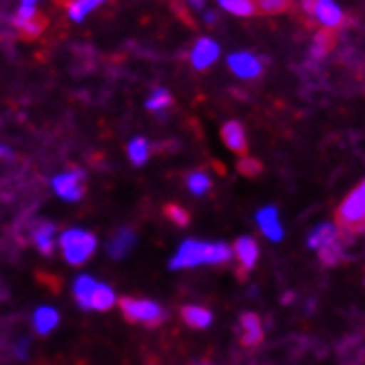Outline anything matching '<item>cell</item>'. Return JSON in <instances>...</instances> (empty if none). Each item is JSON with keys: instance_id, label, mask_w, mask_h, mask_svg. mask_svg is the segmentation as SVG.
Wrapping results in <instances>:
<instances>
[{"instance_id": "obj_1", "label": "cell", "mask_w": 365, "mask_h": 365, "mask_svg": "<svg viewBox=\"0 0 365 365\" xmlns=\"http://www.w3.org/2000/svg\"><path fill=\"white\" fill-rule=\"evenodd\" d=\"M232 259V248L228 244L215 242H195V240H186L178 248L175 257L170 259V268L182 270V268H195L202 264H226Z\"/></svg>"}, {"instance_id": "obj_2", "label": "cell", "mask_w": 365, "mask_h": 365, "mask_svg": "<svg viewBox=\"0 0 365 365\" xmlns=\"http://www.w3.org/2000/svg\"><path fill=\"white\" fill-rule=\"evenodd\" d=\"M60 248H62V257L67 259L71 266H80L89 259V257L96 252L98 240L91 232L80 230V228H69L60 235Z\"/></svg>"}, {"instance_id": "obj_3", "label": "cell", "mask_w": 365, "mask_h": 365, "mask_svg": "<svg viewBox=\"0 0 365 365\" xmlns=\"http://www.w3.org/2000/svg\"><path fill=\"white\" fill-rule=\"evenodd\" d=\"M122 314L126 321L131 324H144V326H160L164 321V310L153 304V302H146V299H131V297H122L118 302Z\"/></svg>"}, {"instance_id": "obj_4", "label": "cell", "mask_w": 365, "mask_h": 365, "mask_svg": "<svg viewBox=\"0 0 365 365\" xmlns=\"http://www.w3.org/2000/svg\"><path fill=\"white\" fill-rule=\"evenodd\" d=\"M336 217L343 228H356L365 224V180L341 202Z\"/></svg>"}, {"instance_id": "obj_5", "label": "cell", "mask_w": 365, "mask_h": 365, "mask_svg": "<svg viewBox=\"0 0 365 365\" xmlns=\"http://www.w3.org/2000/svg\"><path fill=\"white\" fill-rule=\"evenodd\" d=\"M51 186L62 200L78 202L84 195V173L82 170H69L64 175H56L51 180Z\"/></svg>"}, {"instance_id": "obj_6", "label": "cell", "mask_w": 365, "mask_h": 365, "mask_svg": "<svg viewBox=\"0 0 365 365\" xmlns=\"http://www.w3.org/2000/svg\"><path fill=\"white\" fill-rule=\"evenodd\" d=\"M232 257L237 259L240 270L248 272L255 268L257 259H259V246H257V242L252 237H240L232 246Z\"/></svg>"}, {"instance_id": "obj_7", "label": "cell", "mask_w": 365, "mask_h": 365, "mask_svg": "<svg viewBox=\"0 0 365 365\" xmlns=\"http://www.w3.org/2000/svg\"><path fill=\"white\" fill-rule=\"evenodd\" d=\"M257 224H259V230L270 242L284 240V226H282V220H279V210L274 206H266L257 212Z\"/></svg>"}, {"instance_id": "obj_8", "label": "cell", "mask_w": 365, "mask_h": 365, "mask_svg": "<svg viewBox=\"0 0 365 365\" xmlns=\"http://www.w3.org/2000/svg\"><path fill=\"white\" fill-rule=\"evenodd\" d=\"M228 67L232 69L235 76H240L244 80H252L262 73V62L252 53H232L228 58Z\"/></svg>"}, {"instance_id": "obj_9", "label": "cell", "mask_w": 365, "mask_h": 365, "mask_svg": "<svg viewBox=\"0 0 365 365\" xmlns=\"http://www.w3.org/2000/svg\"><path fill=\"white\" fill-rule=\"evenodd\" d=\"M217 56H220L217 42L210 40V38H200L197 45L192 47L190 62H192V67H195V69H206L215 60H217Z\"/></svg>"}, {"instance_id": "obj_10", "label": "cell", "mask_w": 365, "mask_h": 365, "mask_svg": "<svg viewBox=\"0 0 365 365\" xmlns=\"http://www.w3.org/2000/svg\"><path fill=\"white\" fill-rule=\"evenodd\" d=\"M222 140H224V144L230 148L232 153L246 155L248 142H246V131H244V126L240 122H226L222 126Z\"/></svg>"}, {"instance_id": "obj_11", "label": "cell", "mask_w": 365, "mask_h": 365, "mask_svg": "<svg viewBox=\"0 0 365 365\" xmlns=\"http://www.w3.org/2000/svg\"><path fill=\"white\" fill-rule=\"evenodd\" d=\"M240 326H242V343H244V346H248V348L259 346L262 339H264L262 319L257 314H252V312H246L240 319Z\"/></svg>"}, {"instance_id": "obj_12", "label": "cell", "mask_w": 365, "mask_h": 365, "mask_svg": "<svg viewBox=\"0 0 365 365\" xmlns=\"http://www.w3.org/2000/svg\"><path fill=\"white\" fill-rule=\"evenodd\" d=\"M314 18L319 20L321 25L332 31L334 27L343 25V18H346V16H343L341 7L334 3V0H319L317 7H314Z\"/></svg>"}, {"instance_id": "obj_13", "label": "cell", "mask_w": 365, "mask_h": 365, "mask_svg": "<svg viewBox=\"0 0 365 365\" xmlns=\"http://www.w3.org/2000/svg\"><path fill=\"white\" fill-rule=\"evenodd\" d=\"M135 242H138V237H135V232L131 228H120L111 237L109 248H106V250H109V255L113 257V259H124V257L133 250Z\"/></svg>"}, {"instance_id": "obj_14", "label": "cell", "mask_w": 365, "mask_h": 365, "mask_svg": "<svg viewBox=\"0 0 365 365\" xmlns=\"http://www.w3.org/2000/svg\"><path fill=\"white\" fill-rule=\"evenodd\" d=\"M339 242V228L330 222L326 224H319L310 235H308V246L312 250H324L326 246Z\"/></svg>"}, {"instance_id": "obj_15", "label": "cell", "mask_w": 365, "mask_h": 365, "mask_svg": "<svg viewBox=\"0 0 365 365\" xmlns=\"http://www.w3.org/2000/svg\"><path fill=\"white\" fill-rule=\"evenodd\" d=\"M182 319L188 328L204 330L212 324V312L202 306H184L182 308Z\"/></svg>"}, {"instance_id": "obj_16", "label": "cell", "mask_w": 365, "mask_h": 365, "mask_svg": "<svg viewBox=\"0 0 365 365\" xmlns=\"http://www.w3.org/2000/svg\"><path fill=\"white\" fill-rule=\"evenodd\" d=\"M58 321H60V314L56 308H49V306H42L36 310L34 314V328L38 334H49L56 326H58Z\"/></svg>"}, {"instance_id": "obj_17", "label": "cell", "mask_w": 365, "mask_h": 365, "mask_svg": "<svg viewBox=\"0 0 365 365\" xmlns=\"http://www.w3.org/2000/svg\"><path fill=\"white\" fill-rule=\"evenodd\" d=\"M53 235H56V224L45 222V224L36 226V230H34V244L38 246V250L42 255H51L53 252V246H56Z\"/></svg>"}, {"instance_id": "obj_18", "label": "cell", "mask_w": 365, "mask_h": 365, "mask_svg": "<svg viewBox=\"0 0 365 365\" xmlns=\"http://www.w3.org/2000/svg\"><path fill=\"white\" fill-rule=\"evenodd\" d=\"M96 286H98V282H93L89 274H82L76 279L73 294H76V302L82 310H89V302H91V294H93Z\"/></svg>"}, {"instance_id": "obj_19", "label": "cell", "mask_w": 365, "mask_h": 365, "mask_svg": "<svg viewBox=\"0 0 365 365\" xmlns=\"http://www.w3.org/2000/svg\"><path fill=\"white\" fill-rule=\"evenodd\" d=\"M115 306V292L109 288V286H104V284H98L93 294H91V302H89V310H109Z\"/></svg>"}, {"instance_id": "obj_20", "label": "cell", "mask_w": 365, "mask_h": 365, "mask_svg": "<svg viewBox=\"0 0 365 365\" xmlns=\"http://www.w3.org/2000/svg\"><path fill=\"white\" fill-rule=\"evenodd\" d=\"M102 3H106V0H71V3L67 5V14L71 20L78 23V20H82L84 16H87L89 11H93Z\"/></svg>"}, {"instance_id": "obj_21", "label": "cell", "mask_w": 365, "mask_h": 365, "mask_svg": "<svg viewBox=\"0 0 365 365\" xmlns=\"http://www.w3.org/2000/svg\"><path fill=\"white\" fill-rule=\"evenodd\" d=\"M222 9L235 14V16H252L257 11L255 0H217Z\"/></svg>"}, {"instance_id": "obj_22", "label": "cell", "mask_w": 365, "mask_h": 365, "mask_svg": "<svg viewBox=\"0 0 365 365\" xmlns=\"http://www.w3.org/2000/svg\"><path fill=\"white\" fill-rule=\"evenodd\" d=\"M148 153H151V146H148V142L144 138H135V140H131V144H128V158H131V162L135 166H142L148 160Z\"/></svg>"}, {"instance_id": "obj_23", "label": "cell", "mask_w": 365, "mask_h": 365, "mask_svg": "<svg viewBox=\"0 0 365 365\" xmlns=\"http://www.w3.org/2000/svg\"><path fill=\"white\" fill-rule=\"evenodd\" d=\"M334 34L328 29V31H319L317 38H314V45H312V56L314 58H324L326 53H330V47L334 45Z\"/></svg>"}, {"instance_id": "obj_24", "label": "cell", "mask_w": 365, "mask_h": 365, "mask_svg": "<svg viewBox=\"0 0 365 365\" xmlns=\"http://www.w3.org/2000/svg\"><path fill=\"white\" fill-rule=\"evenodd\" d=\"M188 188H190L192 195H206V192L210 190V178L206 173H202V170L190 173L188 175Z\"/></svg>"}, {"instance_id": "obj_25", "label": "cell", "mask_w": 365, "mask_h": 365, "mask_svg": "<svg viewBox=\"0 0 365 365\" xmlns=\"http://www.w3.org/2000/svg\"><path fill=\"white\" fill-rule=\"evenodd\" d=\"M170 102H173L170 93H168L166 89H158L151 98H148L146 109H148V111H164L166 106H170Z\"/></svg>"}, {"instance_id": "obj_26", "label": "cell", "mask_w": 365, "mask_h": 365, "mask_svg": "<svg viewBox=\"0 0 365 365\" xmlns=\"http://www.w3.org/2000/svg\"><path fill=\"white\" fill-rule=\"evenodd\" d=\"M164 215H166V217H168L170 222H173V224H178V226H186L188 220H190L188 210H186L184 206H178V204H168V206L164 208Z\"/></svg>"}, {"instance_id": "obj_27", "label": "cell", "mask_w": 365, "mask_h": 365, "mask_svg": "<svg viewBox=\"0 0 365 365\" xmlns=\"http://www.w3.org/2000/svg\"><path fill=\"white\" fill-rule=\"evenodd\" d=\"M255 5L264 14H282L288 9V0H257Z\"/></svg>"}, {"instance_id": "obj_28", "label": "cell", "mask_w": 365, "mask_h": 365, "mask_svg": "<svg viewBox=\"0 0 365 365\" xmlns=\"http://www.w3.org/2000/svg\"><path fill=\"white\" fill-rule=\"evenodd\" d=\"M237 168H240V173H242V175L255 178V175H259V170H262V164L257 162L255 158H244V160H240Z\"/></svg>"}, {"instance_id": "obj_29", "label": "cell", "mask_w": 365, "mask_h": 365, "mask_svg": "<svg viewBox=\"0 0 365 365\" xmlns=\"http://www.w3.org/2000/svg\"><path fill=\"white\" fill-rule=\"evenodd\" d=\"M36 16V9H34V5H25L23 3V7H20L18 11H16V16H14V23L20 27V29H23L27 23H29V20Z\"/></svg>"}, {"instance_id": "obj_30", "label": "cell", "mask_w": 365, "mask_h": 365, "mask_svg": "<svg viewBox=\"0 0 365 365\" xmlns=\"http://www.w3.org/2000/svg\"><path fill=\"white\" fill-rule=\"evenodd\" d=\"M42 29H45V18H42V16H38V14H36V16H34V18L29 20V23H27V25L23 27V34L31 38V36H38V34H40Z\"/></svg>"}, {"instance_id": "obj_31", "label": "cell", "mask_w": 365, "mask_h": 365, "mask_svg": "<svg viewBox=\"0 0 365 365\" xmlns=\"http://www.w3.org/2000/svg\"><path fill=\"white\" fill-rule=\"evenodd\" d=\"M319 252H321V259H324L326 264H334L339 257H341V244L334 242V244L326 246L324 250H319Z\"/></svg>"}, {"instance_id": "obj_32", "label": "cell", "mask_w": 365, "mask_h": 365, "mask_svg": "<svg viewBox=\"0 0 365 365\" xmlns=\"http://www.w3.org/2000/svg\"><path fill=\"white\" fill-rule=\"evenodd\" d=\"M317 3H319V0H302V9H304L308 16H312V14H314Z\"/></svg>"}, {"instance_id": "obj_33", "label": "cell", "mask_w": 365, "mask_h": 365, "mask_svg": "<svg viewBox=\"0 0 365 365\" xmlns=\"http://www.w3.org/2000/svg\"><path fill=\"white\" fill-rule=\"evenodd\" d=\"M27 354V341H20V346H18V356H25Z\"/></svg>"}, {"instance_id": "obj_34", "label": "cell", "mask_w": 365, "mask_h": 365, "mask_svg": "<svg viewBox=\"0 0 365 365\" xmlns=\"http://www.w3.org/2000/svg\"><path fill=\"white\" fill-rule=\"evenodd\" d=\"M0 158H11V151H9L7 146H3V144H0Z\"/></svg>"}, {"instance_id": "obj_35", "label": "cell", "mask_w": 365, "mask_h": 365, "mask_svg": "<svg viewBox=\"0 0 365 365\" xmlns=\"http://www.w3.org/2000/svg\"><path fill=\"white\" fill-rule=\"evenodd\" d=\"M188 5H192L195 9H202L204 7V0H188Z\"/></svg>"}, {"instance_id": "obj_36", "label": "cell", "mask_w": 365, "mask_h": 365, "mask_svg": "<svg viewBox=\"0 0 365 365\" xmlns=\"http://www.w3.org/2000/svg\"><path fill=\"white\" fill-rule=\"evenodd\" d=\"M23 3H25V5H34V3H36V0H23Z\"/></svg>"}]
</instances>
